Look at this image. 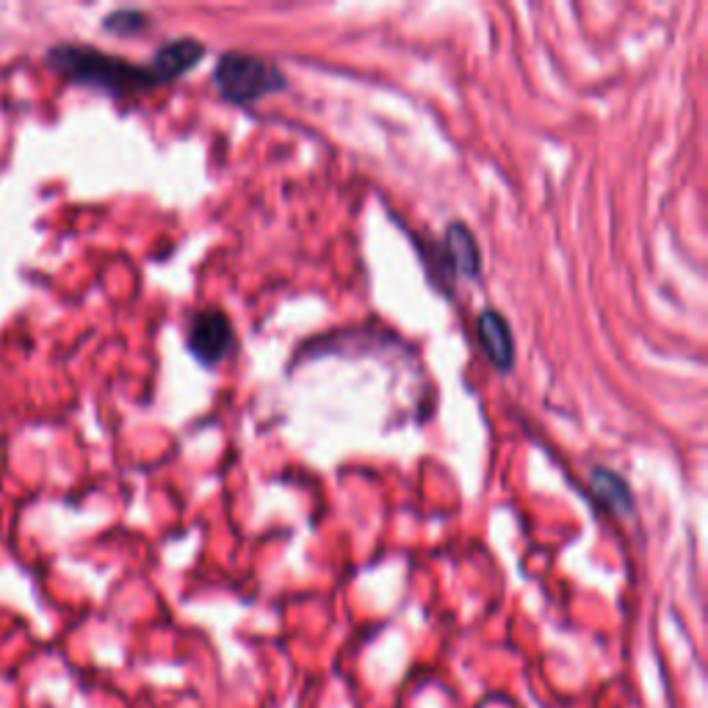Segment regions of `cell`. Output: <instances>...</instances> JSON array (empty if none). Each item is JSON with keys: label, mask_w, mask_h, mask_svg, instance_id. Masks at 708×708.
<instances>
[{"label": "cell", "mask_w": 708, "mask_h": 708, "mask_svg": "<svg viewBox=\"0 0 708 708\" xmlns=\"http://www.w3.org/2000/svg\"><path fill=\"white\" fill-rule=\"evenodd\" d=\"M44 61H48L50 70L64 75L66 81L100 88V92L116 94V97L153 92L155 86H160L147 64H133V61L119 59L114 53L88 48V44H55L48 50Z\"/></svg>", "instance_id": "6da1fadb"}, {"label": "cell", "mask_w": 708, "mask_h": 708, "mask_svg": "<svg viewBox=\"0 0 708 708\" xmlns=\"http://www.w3.org/2000/svg\"><path fill=\"white\" fill-rule=\"evenodd\" d=\"M214 86L227 103L252 105L269 94L282 92L288 86V77L277 70L274 61L243 53V50H227L214 66Z\"/></svg>", "instance_id": "7a4b0ae2"}, {"label": "cell", "mask_w": 708, "mask_h": 708, "mask_svg": "<svg viewBox=\"0 0 708 708\" xmlns=\"http://www.w3.org/2000/svg\"><path fill=\"white\" fill-rule=\"evenodd\" d=\"M188 352L202 365H216L236 346V330L225 310H199L188 324Z\"/></svg>", "instance_id": "3957f363"}, {"label": "cell", "mask_w": 708, "mask_h": 708, "mask_svg": "<svg viewBox=\"0 0 708 708\" xmlns=\"http://www.w3.org/2000/svg\"><path fill=\"white\" fill-rule=\"evenodd\" d=\"M205 55V44L197 42V39L191 37H183V39H169V42L160 44L158 50H155V55L149 59V70H153L155 81L164 86V83H171L177 81V77H183L186 72H191L194 66L202 61Z\"/></svg>", "instance_id": "277c9868"}, {"label": "cell", "mask_w": 708, "mask_h": 708, "mask_svg": "<svg viewBox=\"0 0 708 708\" xmlns=\"http://www.w3.org/2000/svg\"><path fill=\"white\" fill-rule=\"evenodd\" d=\"M476 335H479V343L492 368L509 374L514 368V337L509 330V321L498 310H481L479 321H476Z\"/></svg>", "instance_id": "5b68a950"}, {"label": "cell", "mask_w": 708, "mask_h": 708, "mask_svg": "<svg viewBox=\"0 0 708 708\" xmlns=\"http://www.w3.org/2000/svg\"><path fill=\"white\" fill-rule=\"evenodd\" d=\"M442 249H446L451 271L470 277V280H476V277L481 274V249L479 243H476V236L470 232V227H465L462 221H451V225L446 227Z\"/></svg>", "instance_id": "8992f818"}, {"label": "cell", "mask_w": 708, "mask_h": 708, "mask_svg": "<svg viewBox=\"0 0 708 708\" xmlns=\"http://www.w3.org/2000/svg\"><path fill=\"white\" fill-rule=\"evenodd\" d=\"M590 490L592 496H595L603 507L612 509V512L628 514L631 509H634V492H631L628 481H625L620 473H614L612 468H603V465L592 468Z\"/></svg>", "instance_id": "52a82bcc"}, {"label": "cell", "mask_w": 708, "mask_h": 708, "mask_svg": "<svg viewBox=\"0 0 708 708\" xmlns=\"http://www.w3.org/2000/svg\"><path fill=\"white\" fill-rule=\"evenodd\" d=\"M149 22V17L144 14L142 9H116L111 11L103 20V28L108 33H116V37H131V33L144 31Z\"/></svg>", "instance_id": "ba28073f"}]
</instances>
